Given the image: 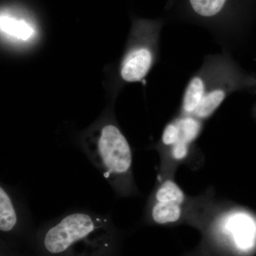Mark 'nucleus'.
<instances>
[{
    "mask_svg": "<svg viewBox=\"0 0 256 256\" xmlns=\"http://www.w3.org/2000/svg\"><path fill=\"white\" fill-rule=\"evenodd\" d=\"M108 236L100 220L85 214H73L46 232L43 246L50 255H90L108 246Z\"/></svg>",
    "mask_w": 256,
    "mask_h": 256,
    "instance_id": "1",
    "label": "nucleus"
},
{
    "mask_svg": "<svg viewBox=\"0 0 256 256\" xmlns=\"http://www.w3.org/2000/svg\"><path fill=\"white\" fill-rule=\"evenodd\" d=\"M96 148L98 160L106 178L129 172L132 160L130 146L116 126L107 124L101 129Z\"/></svg>",
    "mask_w": 256,
    "mask_h": 256,
    "instance_id": "2",
    "label": "nucleus"
},
{
    "mask_svg": "<svg viewBox=\"0 0 256 256\" xmlns=\"http://www.w3.org/2000/svg\"><path fill=\"white\" fill-rule=\"evenodd\" d=\"M220 228L229 244L239 252H248L255 246L256 220L246 212H230L222 218Z\"/></svg>",
    "mask_w": 256,
    "mask_h": 256,
    "instance_id": "3",
    "label": "nucleus"
},
{
    "mask_svg": "<svg viewBox=\"0 0 256 256\" xmlns=\"http://www.w3.org/2000/svg\"><path fill=\"white\" fill-rule=\"evenodd\" d=\"M152 64V54L146 47L131 50L122 62L120 74L127 82L142 80L149 72Z\"/></svg>",
    "mask_w": 256,
    "mask_h": 256,
    "instance_id": "4",
    "label": "nucleus"
},
{
    "mask_svg": "<svg viewBox=\"0 0 256 256\" xmlns=\"http://www.w3.org/2000/svg\"><path fill=\"white\" fill-rule=\"evenodd\" d=\"M0 20L2 33L14 40L28 41L35 34V28L31 22L11 10L2 11Z\"/></svg>",
    "mask_w": 256,
    "mask_h": 256,
    "instance_id": "5",
    "label": "nucleus"
},
{
    "mask_svg": "<svg viewBox=\"0 0 256 256\" xmlns=\"http://www.w3.org/2000/svg\"><path fill=\"white\" fill-rule=\"evenodd\" d=\"M205 95L204 82L196 76L188 82L183 99V110L186 114H194Z\"/></svg>",
    "mask_w": 256,
    "mask_h": 256,
    "instance_id": "6",
    "label": "nucleus"
},
{
    "mask_svg": "<svg viewBox=\"0 0 256 256\" xmlns=\"http://www.w3.org/2000/svg\"><path fill=\"white\" fill-rule=\"evenodd\" d=\"M18 222L16 212L11 198L2 188H0V230L11 232Z\"/></svg>",
    "mask_w": 256,
    "mask_h": 256,
    "instance_id": "7",
    "label": "nucleus"
},
{
    "mask_svg": "<svg viewBox=\"0 0 256 256\" xmlns=\"http://www.w3.org/2000/svg\"><path fill=\"white\" fill-rule=\"evenodd\" d=\"M182 208L181 205L156 202L152 210V217L156 223H175L181 218Z\"/></svg>",
    "mask_w": 256,
    "mask_h": 256,
    "instance_id": "8",
    "label": "nucleus"
},
{
    "mask_svg": "<svg viewBox=\"0 0 256 256\" xmlns=\"http://www.w3.org/2000/svg\"><path fill=\"white\" fill-rule=\"evenodd\" d=\"M228 0H188L195 14L204 18L218 16L226 8Z\"/></svg>",
    "mask_w": 256,
    "mask_h": 256,
    "instance_id": "9",
    "label": "nucleus"
},
{
    "mask_svg": "<svg viewBox=\"0 0 256 256\" xmlns=\"http://www.w3.org/2000/svg\"><path fill=\"white\" fill-rule=\"evenodd\" d=\"M156 202L182 205L185 201L184 193L172 180L165 181L158 188L156 194Z\"/></svg>",
    "mask_w": 256,
    "mask_h": 256,
    "instance_id": "10",
    "label": "nucleus"
},
{
    "mask_svg": "<svg viewBox=\"0 0 256 256\" xmlns=\"http://www.w3.org/2000/svg\"><path fill=\"white\" fill-rule=\"evenodd\" d=\"M225 98V92L220 89H216L205 94L201 104L194 114L198 119L210 117L220 107Z\"/></svg>",
    "mask_w": 256,
    "mask_h": 256,
    "instance_id": "11",
    "label": "nucleus"
},
{
    "mask_svg": "<svg viewBox=\"0 0 256 256\" xmlns=\"http://www.w3.org/2000/svg\"><path fill=\"white\" fill-rule=\"evenodd\" d=\"M176 124L180 128L181 139L188 144L196 139L201 130L200 121L192 117L180 119Z\"/></svg>",
    "mask_w": 256,
    "mask_h": 256,
    "instance_id": "12",
    "label": "nucleus"
},
{
    "mask_svg": "<svg viewBox=\"0 0 256 256\" xmlns=\"http://www.w3.org/2000/svg\"><path fill=\"white\" fill-rule=\"evenodd\" d=\"M181 139V133L178 124H168L163 132V144L166 146H173Z\"/></svg>",
    "mask_w": 256,
    "mask_h": 256,
    "instance_id": "13",
    "label": "nucleus"
},
{
    "mask_svg": "<svg viewBox=\"0 0 256 256\" xmlns=\"http://www.w3.org/2000/svg\"><path fill=\"white\" fill-rule=\"evenodd\" d=\"M188 143L185 142L183 140L180 139L176 144L172 146V156L173 159L181 161L184 160L188 154Z\"/></svg>",
    "mask_w": 256,
    "mask_h": 256,
    "instance_id": "14",
    "label": "nucleus"
}]
</instances>
